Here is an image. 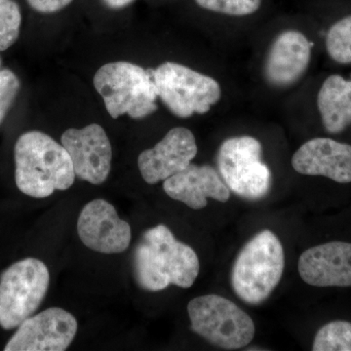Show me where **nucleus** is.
Returning a JSON list of instances; mask_svg holds the SVG:
<instances>
[{
	"mask_svg": "<svg viewBox=\"0 0 351 351\" xmlns=\"http://www.w3.org/2000/svg\"><path fill=\"white\" fill-rule=\"evenodd\" d=\"M284 267L285 255L280 240L270 230H263L245 244L235 260L233 291L246 304H261L278 286Z\"/></svg>",
	"mask_w": 351,
	"mask_h": 351,
	"instance_id": "nucleus-3",
	"label": "nucleus"
},
{
	"mask_svg": "<svg viewBox=\"0 0 351 351\" xmlns=\"http://www.w3.org/2000/svg\"><path fill=\"white\" fill-rule=\"evenodd\" d=\"M298 269L302 280L315 287H350L351 244L332 241L307 249Z\"/></svg>",
	"mask_w": 351,
	"mask_h": 351,
	"instance_id": "nucleus-14",
	"label": "nucleus"
},
{
	"mask_svg": "<svg viewBox=\"0 0 351 351\" xmlns=\"http://www.w3.org/2000/svg\"><path fill=\"white\" fill-rule=\"evenodd\" d=\"M311 60V43L302 32L295 29L280 32L265 58V80L277 88L292 86L306 73Z\"/></svg>",
	"mask_w": 351,
	"mask_h": 351,
	"instance_id": "nucleus-13",
	"label": "nucleus"
},
{
	"mask_svg": "<svg viewBox=\"0 0 351 351\" xmlns=\"http://www.w3.org/2000/svg\"><path fill=\"white\" fill-rule=\"evenodd\" d=\"M292 166L300 174L322 176L339 184H350L351 145L330 138H313L295 152Z\"/></svg>",
	"mask_w": 351,
	"mask_h": 351,
	"instance_id": "nucleus-15",
	"label": "nucleus"
},
{
	"mask_svg": "<svg viewBox=\"0 0 351 351\" xmlns=\"http://www.w3.org/2000/svg\"><path fill=\"white\" fill-rule=\"evenodd\" d=\"M199 270L195 251L178 241L164 225L147 230L134 255L136 280L141 288L149 292H158L170 285L191 287Z\"/></svg>",
	"mask_w": 351,
	"mask_h": 351,
	"instance_id": "nucleus-1",
	"label": "nucleus"
},
{
	"mask_svg": "<svg viewBox=\"0 0 351 351\" xmlns=\"http://www.w3.org/2000/svg\"><path fill=\"white\" fill-rule=\"evenodd\" d=\"M191 330L217 348L239 350L253 341L255 323L249 314L230 300L204 295L188 304Z\"/></svg>",
	"mask_w": 351,
	"mask_h": 351,
	"instance_id": "nucleus-5",
	"label": "nucleus"
},
{
	"mask_svg": "<svg viewBox=\"0 0 351 351\" xmlns=\"http://www.w3.org/2000/svg\"><path fill=\"white\" fill-rule=\"evenodd\" d=\"M73 0H27V3L39 13L58 12L71 3Z\"/></svg>",
	"mask_w": 351,
	"mask_h": 351,
	"instance_id": "nucleus-23",
	"label": "nucleus"
},
{
	"mask_svg": "<svg viewBox=\"0 0 351 351\" xmlns=\"http://www.w3.org/2000/svg\"><path fill=\"white\" fill-rule=\"evenodd\" d=\"M93 83L112 119L127 114L141 119L157 110L158 94L152 69L127 62L106 64L97 71Z\"/></svg>",
	"mask_w": 351,
	"mask_h": 351,
	"instance_id": "nucleus-4",
	"label": "nucleus"
},
{
	"mask_svg": "<svg viewBox=\"0 0 351 351\" xmlns=\"http://www.w3.org/2000/svg\"><path fill=\"white\" fill-rule=\"evenodd\" d=\"M20 80L10 69L0 71V125L12 107L20 90Z\"/></svg>",
	"mask_w": 351,
	"mask_h": 351,
	"instance_id": "nucleus-22",
	"label": "nucleus"
},
{
	"mask_svg": "<svg viewBox=\"0 0 351 351\" xmlns=\"http://www.w3.org/2000/svg\"><path fill=\"white\" fill-rule=\"evenodd\" d=\"M313 351H351V323L332 321L324 325L314 338Z\"/></svg>",
	"mask_w": 351,
	"mask_h": 351,
	"instance_id": "nucleus-18",
	"label": "nucleus"
},
{
	"mask_svg": "<svg viewBox=\"0 0 351 351\" xmlns=\"http://www.w3.org/2000/svg\"><path fill=\"white\" fill-rule=\"evenodd\" d=\"M15 182L21 193L32 198L49 197L73 186L75 173L63 145L40 131H29L14 147Z\"/></svg>",
	"mask_w": 351,
	"mask_h": 351,
	"instance_id": "nucleus-2",
	"label": "nucleus"
},
{
	"mask_svg": "<svg viewBox=\"0 0 351 351\" xmlns=\"http://www.w3.org/2000/svg\"><path fill=\"white\" fill-rule=\"evenodd\" d=\"M196 154L197 145L193 132L176 127L152 149L138 156V169L145 182L156 184L186 169Z\"/></svg>",
	"mask_w": 351,
	"mask_h": 351,
	"instance_id": "nucleus-12",
	"label": "nucleus"
},
{
	"mask_svg": "<svg viewBox=\"0 0 351 351\" xmlns=\"http://www.w3.org/2000/svg\"><path fill=\"white\" fill-rule=\"evenodd\" d=\"M195 2L210 12L243 17L258 12L263 0H195Z\"/></svg>",
	"mask_w": 351,
	"mask_h": 351,
	"instance_id": "nucleus-21",
	"label": "nucleus"
},
{
	"mask_svg": "<svg viewBox=\"0 0 351 351\" xmlns=\"http://www.w3.org/2000/svg\"><path fill=\"white\" fill-rule=\"evenodd\" d=\"M328 55L336 63L351 64V15L341 18L327 32Z\"/></svg>",
	"mask_w": 351,
	"mask_h": 351,
	"instance_id": "nucleus-19",
	"label": "nucleus"
},
{
	"mask_svg": "<svg viewBox=\"0 0 351 351\" xmlns=\"http://www.w3.org/2000/svg\"><path fill=\"white\" fill-rule=\"evenodd\" d=\"M0 66H1V59H0Z\"/></svg>",
	"mask_w": 351,
	"mask_h": 351,
	"instance_id": "nucleus-25",
	"label": "nucleus"
},
{
	"mask_svg": "<svg viewBox=\"0 0 351 351\" xmlns=\"http://www.w3.org/2000/svg\"><path fill=\"white\" fill-rule=\"evenodd\" d=\"M263 147L250 136L233 137L219 147V174L230 191L248 200L262 199L272 184L271 171L262 161Z\"/></svg>",
	"mask_w": 351,
	"mask_h": 351,
	"instance_id": "nucleus-8",
	"label": "nucleus"
},
{
	"mask_svg": "<svg viewBox=\"0 0 351 351\" xmlns=\"http://www.w3.org/2000/svg\"><path fill=\"white\" fill-rule=\"evenodd\" d=\"M82 243L101 254H119L130 246L131 226L119 217L114 206L105 199L87 203L77 221Z\"/></svg>",
	"mask_w": 351,
	"mask_h": 351,
	"instance_id": "nucleus-11",
	"label": "nucleus"
},
{
	"mask_svg": "<svg viewBox=\"0 0 351 351\" xmlns=\"http://www.w3.org/2000/svg\"><path fill=\"white\" fill-rule=\"evenodd\" d=\"M69 152L76 177L93 184L108 179L112 168V149L103 127L90 124L82 129L71 128L61 138Z\"/></svg>",
	"mask_w": 351,
	"mask_h": 351,
	"instance_id": "nucleus-10",
	"label": "nucleus"
},
{
	"mask_svg": "<svg viewBox=\"0 0 351 351\" xmlns=\"http://www.w3.org/2000/svg\"><path fill=\"white\" fill-rule=\"evenodd\" d=\"M22 14L14 0H0V51H5L20 36Z\"/></svg>",
	"mask_w": 351,
	"mask_h": 351,
	"instance_id": "nucleus-20",
	"label": "nucleus"
},
{
	"mask_svg": "<svg viewBox=\"0 0 351 351\" xmlns=\"http://www.w3.org/2000/svg\"><path fill=\"white\" fill-rule=\"evenodd\" d=\"M78 324L75 316L50 307L25 319L7 341L5 351H64L73 343Z\"/></svg>",
	"mask_w": 351,
	"mask_h": 351,
	"instance_id": "nucleus-9",
	"label": "nucleus"
},
{
	"mask_svg": "<svg viewBox=\"0 0 351 351\" xmlns=\"http://www.w3.org/2000/svg\"><path fill=\"white\" fill-rule=\"evenodd\" d=\"M317 108L328 133L345 131L351 125V80L339 75L327 77L318 92Z\"/></svg>",
	"mask_w": 351,
	"mask_h": 351,
	"instance_id": "nucleus-17",
	"label": "nucleus"
},
{
	"mask_svg": "<svg viewBox=\"0 0 351 351\" xmlns=\"http://www.w3.org/2000/svg\"><path fill=\"white\" fill-rule=\"evenodd\" d=\"M104 3L112 9H121L128 6L134 0H103Z\"/></svg>",
	"mask_w": 351,
	"mask_h": 351,
	"instance_id": "nucleus-24",
	"label": "nucleus"
},
{
	"mask_svg": "<svg viewBox=\"0 0 351 351\" xmlns=\"http://www.w3.org/2000/svg\"><path fill=\"white\" fill-rule=\"evenodd\" d=\"M154 78L159 98L181 119L204 114L221 100L217 80L184 64L166 62L154 69Z\"/></svg>",
	"mask_w": 351,
	"mask_h": 351,
	"instance_id": "nucleus-7",
	"label": "nucleus"
},
{
	"mask_svg": "<svg viewBox=\"0 0 351 351\" xmlns=\"http://www.w3.org/2000/svg\"><path fill=\"white\" fill-rule=\"evenodd\" d=\"M50 284V274L43 261L25 258L0 274V327L17 329L43 304Z\"/></svg>",
	"mask_w": 351,
	"mask_h": 351,
	"instance_id": "nucleus-6",
	"label": "nucleus"
},
{
	"mask_svg": "<svg viewBox=\"0 0 351 351\" xmlns=\"http://www.w3.org/2000/svg\"><path fill=\"white\" fill-rule=\"evenodd\" d=\"M163 189L172 199L195 210L206 207L208 198L225 203L230 197V189L218 171L208 165L189 164L182 172L165 180Z\"/></svg>",
	"mask_w": 351,
	"mask_h": 351,
	"instance_id": "nucleus-16",
	"label": "nucleus"
}]
</instances>
